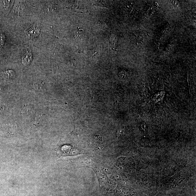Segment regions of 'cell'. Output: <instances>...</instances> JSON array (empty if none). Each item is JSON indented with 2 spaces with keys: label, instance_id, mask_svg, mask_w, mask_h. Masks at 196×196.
I'll return each instance as SVG.
<instances>
[{
  "label": "cell",
  "instance_id": "obj_1",
  "mask_svg": "<svg viewBox=\"0 0 196 196\" xmlns=\"http://www.w3.org/2000/svg\"><path fill=\"white\" fill-rule=\"evenodd\" d=\"M177 169V166L175 163H170L164 168L163 174L165 176L169 177L174 174Z\"/></svg>",
  "mask_w": 196,
  "mask_h": 196
},
{
  "label": "cell",
  "instance_id": "obj_2",
  "mask_svg": "<svg viewBox=\"0 0 196 196\" xmlns=\"http://www.w3.org/2000/svg\"><path fill=\"white\" fill-rule=\"evenodd\" d=\"M2 77L5 80H11L14 78L16 76L15 73L14 71L9 70L4 71L1 73Z\"/></svg>",
  "mask_w": 196,
  "mask_h": 196
},
{
  "label": "cell",
  "instance_id": "obj_3",
  "mask_svg": "<svg viewBox=\"0 0 196 196\" xmlns=\"http://www.w3.org/2000/svg\"><path fill=\"white\" fill-rule=\"evenodd\" d=\"M31 52L27 51L25 52V53L22 56V63L24 65L29 64L32 60V54Z\"/></svg>",
  "mask_w": 196,
  "mask_h": 196
},
{
  "label": "cell",
  "instance_id": "obj_4",
  "mask_svg": "<svg viewBox=\"0 0 196 196\" xmlns=\"http://www.w3.org/2000/svg\"><path fill=\"white\" fill-rule=\"evenodd\" d=\"M5 40L6 37L5 35L3 33H0V48L2 47L4 45Z\"/></svg>",
  "mask_w": 196,
  "mask_h": 196
},
{
  "label": "cell",
  "instance_id": "obj_5",
  "mask_svg": "<svg viewBox=\"0 0 196 196\" xmlns=\"http://www.w3.org/2000/svg\"><path fill=\"white\" fill-rule=\"evenodd\" d=\"M140 144L142 146L146 147L148 146L149 142L148 139H142L140 141Z\"/></svg>",
  "mask_w": 196,
  "mask_h": 196
},
{
  "label": "cell",
  "instance_id": "obj_6",
  "mask_svg": "<svg viewBox=\"0 0 196 196\" xmlns=\"http://www.w3.org/2000/svg\"><path fill=\"white\" fill-rule=\"evenodd\" d=\"M96 25L98 26V27L100 28V29H102V28L105 27L104 24L102 23V22L100 21L97 22Z\"/></svg>",
  "mask_w": 196,
  "mask_h": 196
}]
</instances>
